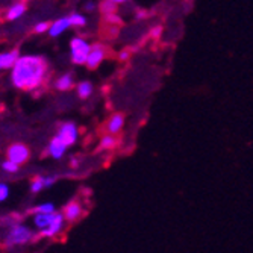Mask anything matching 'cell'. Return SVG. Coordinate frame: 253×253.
<instances>
[{
	"label": "cell",
	"mask_w": 253,
	"mask_h": 253,
	"mask_svg": "<svg viewBox=\"0 0 253 253\" xmlns=\"http://www.w3.org/2000/svg\"><path fill=\"white\" fill-rule=\"evenodd\" d=\"M47 72L49 67L44 58L34 55L18 56L12 65L11 81L20 89H35L44 82Z\"/></svg>",
	"instance_id": "obj_1"
},
{
	"label": "cell",
	"mask_w": 253,
	"mask_h": 253,
	"mask_svg": "<svg viewBox=\"0 0 253 253\" xmlns=\"http://www.w3.org/2000/svg\"><path fill=\"white\" fill-rule=\"evenodd\" d=\"M31 240H32V232L29 231V227L23 226V224H15V226L11 229V231H9L6 240H5V244H6L8 247L21 246V244L29 243Z\"/></svg>",
	"instance_id": "obj_2"
},
{
	"label": "cell",
	"mask_w": 253,
	"mask_h": 253,
	"mask_svg": "<svg viewBox=\"0 0 253 253\" xmlns=\"http://www.w3.org/2000/svg\"><path fill=\"white\" fill-rule=\"evenodd\" d=\"M70 47H72V61L76 65H82L86 61V55L89 52V44L82 40V38H73L70 42Z\"/></svg>",
	"instance_id": "obj_3"
},
{
	"label": "cell",
	"mask_w": 253,
	"mask_h": 253,
	"mask_svg": "<svg viewBox=\"0 0 253 253\" xmlns=\"http://www.w3.org/2000/svg\"><path fill=\"white\" fill-rule=\"evenodd\" d=\"M59 140L67 146L70 147L73 146L76 141H78V136H79V130H78V126L75 123H65L59 127L58 130V135H56Z\"/></svg>",
	"instance_id": "obj_4"
},
{
	"label": "cell",
	"mask_w": 253,
	"mask_h": 253,
	"mask_svg": "<svg viewBox=\"0 0 253 253\" xmlns=\"http://www.w3.org/2000/svg\"><path fill=\"white\" fill-rule=\"evenodd\" d=\"M106 56V49L103 47L102 44H94V45H89V52L86 55V67L88 68H96L99 67V64L105 59Z\"/></svg>",
	"instance_id": "obj_5"
},
{
	"label": "cell",
	"mask_w": 253,
	"mask_h": 253,
	"mask_svg": "<svg viewBox=\"0 0 253 253\" xmlns=\"http://www.w3.org/2000/svg\"><path fill=\"white\" fill-rule=\"evenodd\" d=\"M28 158H29V149L25 144H12L8 150V159L18 166L26 163Z\"/></svg>",
	"instance_id": "obj_6"
},
{
	"label": "cell",
	"mask_w": 253,
	"mask_h": 253,
	"mask_svg": "<svg viewBox=\"0 0 253 253\" xmlns=\"http://www.w3.org/2000/svg\"><path fill=\"white\" fill-rule=\"evenodd\" d=\"M64 215L62 214H58V212H55V217H53V220L45 226L44 229H41V234L44 235V237H53V235H56V234H59L61 231H62V227H64Z\"/></svg>",
	"instance_id": "obj_7"
},
{
	"label": "cell",
	"mask_w": 253,
	"mask_h": 253,
	"mask_svg": "<svg viewBox=\"0 0 253 253\" xmlns=\"http://www.w3.org/2000/svg\"><path fill=\"white\" fill-rule=\"evenodd\" d=\"M82 206L79 202H72V203H68L65 208H64V220L67 221H70V223H75L78 221L81 217H82Z\"/></svg>",
	"instance_id": "obj_8"
},
{
	"label": "cell",
	"mask_w": 253,
	"mask_h": 253,
	"mask_svg": "<svg viewBox=\"0 0 253 253\" xmlns=\"http://www.w3.org/2000/svg\"><path fill=\"white\" fill-rule=\"evenodd\" d=\"M70 26H72V25H70V20H68V17L59 18V20H56L55 23H52V25H49L47 32H49L50 37H58V35H61L62 32H65Z\"/></svg>",
	"instance_id": "obj_9"
},
{
	"label": "cell",
	"mask_w": 253,
	"mask_h": 253,
	"mask_svg": "<svg viewBox=\"0 0 253 253\" xmlns=\"http://www.w3.org/2000/svg\"><path fill=\"white\" fill-rule=\"evenodd\" d=\"M65 150H67V146L59 140L58 136H55L53 140L50 141L49 144V155L55 159H59L65 155Z\"/></svg>",
	"instance_id": "obj_10"
},
{
	"label": "cell",
	"mask_w": 253,
	"mask_h": 253,
	"mask_svg": "<svg viewBox=\"0 0 253 253\" xmlns=\"http://www.w3.org/2000/svg\"><path fill=\"white\" fill-rule=\"evenodd\" d=\"M123 125H125V117L122 114H114V116L108 120L106 129L111 135H114V133H119L123 129Z\"/></svg>",
	"instance_id": "obj_11"
},
{
	"label": "cell",
	"mask_w": 253,
	"mask_h": 253,
	"mask_svg": "<svg viewBox=\"0 0 253 253\" xmlns=\"http://www.w3.org/2000/svg\"><path fill=\"white\" fill-rule=\"evenodd\" d=\"M17 58H18V52L17 50L0 53V72L8 70V68H12V65L15 64Z\"/></svg>",
	"instance_id": "obj_12"
},
{
	"label": "cell",
	"mask_w": 253,
	"mask_h": 253,
	"mask_svg": "<svg viewBox=\"0 0 253 253\" xmlns=\"http://www.w3.org/2000/svg\"><path fill=\"white\" fill-rule=\"evenodd\" d=\"M53 217H55V211L53 212H35L34 223L38 229H44L53 220Z\"/></svg>",
	"instance_id": "obj_13"
},
{
	"label": "cell",
	"mask_w": 253,
	"mask_h": 253,
	"mask_svg": "<svg viewBox=\"0 0 253 253\" xmlns=\"http://www.w3.org/2000/svg\"><path fill=\"white\" fill-rule=\"evenodd\" d=\"M26 11V5L25 2H20V3H15L14 6H11L6 12V18L9 21H14V20H18L23 14Z\"/></svg>",
	"instance_id": "obj_14"
},
{
	"label": "cell",
	"mask_w": 253,
	"mask_h": 253,
	"mask_svg": "<svg viewBox=\"0 0 253 253\" xmlns=\"http://www.w3.org/2000/svg\"><path fill=\"white\" fill-rule=\"evenodd\" d=\"M73 76L72 75H64V76H61L58 81H56V84H55V86L58 88V89H61V91H68L70 88H73Z\"/></svg>",
	"instance_id": "obj_15"
},
{
	"label": "cell",
	"mask_w": 253,
	"mask_h": 253,
	"mask_svg": "<svg viewBox=\"0 0 253 253\" xmlns=\"http://www.w3.org/2000/svg\"><path fill=\"white\" fill-rule=\"evenodd\" d=\"M76 89H78V96L81 99H88L91 94H93V85H91V82H86V81L81 82Z\"/></svg>",
	"instance_id": "obj_16"
},
{
	"label": "cell",
	"mask_w": 253,
	"mask_h": 253,
	"mask_svg": "<svg viewBox=\"0 0 253 253\" xmlns=\"http://www.w3.org/2000/svg\"><path fill=\"white\" fill-rule=\"evenodd\" d=\"M100 11L102 14H112L117 11V3H114L112 0H103V2L100 3Z\"/></svg>",
	"instance_id": "obj_17"
},
{
	"label": "cell",
	"mask_w": 253,
	"mask_h": 253,
	"mask_svg": "<svg viewBox=\"0 0 253 253\" xmlns=\"http://www.w3.org/2000/svg\"><path fill=\"white\" fill-rule=\"evenodd\" d=\"M68 20H70V25L72 26L81 28V26H85L86 25V18L84 15H81V14H72L70 17H68Z\"/></svg>",
	"instance_id": "obj_18"
},
{
	"label": "cell",
	"mask_w": 253,
	"mask_h": 253,
	"mask_svg": "<svg viewBox=\"0 0 253 253\" xmlns=\"http://www.w3.org/2000/svg\"><path fill=\"white\" fill-rule=\"evenodd\" d=\"M114 146H116V140H114V136L111 133L102 138V141H100V150H108V149H112Z\"/></svg>",
	"instance_id": "obj_19"
},
{
	"label": "cell",
	"mask_w": 253,
	"mask_h": 253,
	"mask_svg": "<svg viewBox=\"0 0 253 253\" xmlns=\"http://www.w3.org/2000/svg\"><path fill=\"white\" fill-rule=\"evenodd\" d=\"M41 190H44V183H42V176L35 177L31 183V191L32 193H40Z\"/></svg>",
	"instance_id": "obj_20"
},
{
	"label": "cell",
	"mask_w": 253,
	"mask_h": 253,
	"mask_svg": "<svg viewBox=\"0 0 253 253\" xmlns=\"http://www.w3.org/2000/svg\"><path fill=\"white\" fill-rule=\"evenodd\" d=\"M53 211H55L53 203H42L35 208V212H53Z\"/></svg>",
	"instance_id": "obj_21"
},
{
	"label": "cell",
	"mask_w": 253,
	"mask_h": 253,
	"mask_svg": "<svg viewBox=\"0 0 253 253\" xmlns=\"http://www.w3.org/2000/svg\"><path fill=\"white\" fill-rule=\"evenodd\" d=\"M2 169L5 171H8V173H15V171H18V164H15V163H12V161L8 159L2 164Z\"/></svg>",
	"instance_id": "obj_22"
},
{
	"label": "cell",
	"mask_w": 253,
	"mask_h": 253,
	"mask_svg": "<svg viewBox=\"0 0 253 253\" xmlns=\"http://www.w3.org/2000/svg\"><path fill=\"white\" fill-rule=\"evenodd\" d=\"M8 196H9V188H8V185H6V183H2V182H0V202L6 200Z\"/></svg>",
	"instance_id": "obj_23"
},
{
	"label": "cell",
	"mask_w": 253,
	"mask_h": 253,
	"mask_svg": "<svg viewBox=\"0 0 253 253\" xmlns=\"http://www.w3.org/2000/svg\"><path fill=\"white\" fill-rule=\"evenodd\" d=\"M106 21L108 23H112V25H120L122 18L116 12H112V14H106Z\"/></svg>",
	"instance_id": "obj_24"
},
{
	"label": "cell",
	"mask_w": 253,
	"mask_h": 253,
	"mask_svg": "<svg viewBox=\"0 0 253 253\" xmlns=\"http://www.w3.org/2000/svg\"><path fill=\"white\" fill-rule=\"evenodd\" d=\"M47 29H49V23H45V21H41V23H38V25L35 26V32L37 34L47 32Z\"/></svg>",
	"instance_id": "obj_25"
},
{
	"label": "cell",
	"mask_w": 253,
	"mask_h": 253,
	"mask_svg": "<svg viewBox=\"0 0 253 253\" xmlns=\"http://www.w3.org/2000/svg\"><path fill=\"white\" fill-rule=\"evenodd\" d=\"M56 182V176H49V177H42L44 188H50L53 183Z\"/></svg>",
	"instance_id": "obj_26"
},
{
	"label": "cell",
	"mask_w": 253,
	"mask_h": 253,
	"mask_svg": "<svg viewBox=\"0 0 253 253\" xmlns=\"http://www.w3.org/2000/svg\"><path fill=\"white\" fill-rule=\"evenodd\" d=\"M161 32H163V29H161V26H155V28L152 29V32H150V35H152V38H155V40H158V38L161 37Z\"/></svg>",
	"instance_id": "obj_27"
},
{
	"label": "cell",
	"mask_w": 253,
	"mask_h": 253,
	"mask_svg": "<svg viewBox=\"0 0 253 253\" xmlns=\"http://www.w3.org/2000/svg\"><path fill=\"white\" fill-rule=\"evenodd\" d=\"M85 9H86L88 12H93V11L96 9V5H94L93 2H88V3L85 5Z\"/></svg>",
	"instance_id": "obj_28"
},
{
	"label": "cell",
	"mask_w": 253,
	"mask_h": 253,
	"mask_svg": "<svg viewBox=\"0 0 253 253\" xmlns=\"http://www.w3.org/2000/svg\"><path fill=\"white\" fill-rule=\"evenodd\" d=\"M129 55H130L129 50H123V52L120 53V59H122V61H127V59H129Z\"/></svg>",
	"instance_id": "obj_29"
},
{
	"label": "cell",
	"mask_w": 253,
	"mask_h": 253,
	"mask_svg": "<svg viewBox=\"0 0 253 253\" xmlns=\"http://www.w3.org/2000/svg\"><path fill=\"white\" fill-rule=\"evenodd\" d=\"M138 17H140V18H144V17H147V12H146V11H138Z\"/></svg>",
	"instance_id": "obj_30"
},
{
	"label": "cell",
	"mask_w": 253,
	"mask_h": 253,
	"mask_svg": "<svg viewBox=\"0 0 253 253\" xmlns=\"http://www.w3.org/2000/svg\"><path fill=\"white\" fill-rule=\"evenodd\" d=\"M114 3H126V2H129V0H112Z\"/></svg>",
	"instance_id": "obj_31"
},
{
	"label": "cell",
	"mask_w": 253,
	"mask_h": 253,
	"mask_svg": "<svg viewBox=\"0 0 253 253\" xmlns=\"http://www.w3.org/2000/svg\"><path fill=\"white\" fill-rule=\"evenodd\" d=\"M23 2H28V0H23Z\"/></svg>",
	"instance_id": "obj_32"
}]
</instances>
